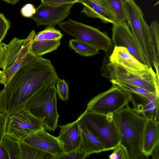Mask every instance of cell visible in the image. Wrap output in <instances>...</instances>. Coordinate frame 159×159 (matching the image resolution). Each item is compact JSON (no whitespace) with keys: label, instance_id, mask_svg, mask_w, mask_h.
<instances>
[{"label":"cell","instance_id":"6da1fadb","mask_svg":"<svg viewBox=\"0 0 159 159\" xmlns=\"http://www.w3.org/2000/svg\"><path fill=\"white\" fill-rule=\"evenodd\" d=\"M58 78L50 60L36 57L19 70L1 91L0 111L8 116L20 111L37 91L55 84Z\"/></svg>","mask_w":159,"mask_h":159},{"label":"cell","instance_id":"7a4b0ae2","mask_svg":"<svg viewBox=\"0 0 159 159\" xmlns=\"http://www.w3.org/2000/svg\"><path fill=\"white\" fill-rule=\"evenodd\" d=\"M113 117L119 131L120 144L126 150L128 159L141 158L143 136L147 119L128 105L114 113Z\"/></svg>","mask_w":159,"mask_h":159},{"label":"cell","instance_id":"3957f363","mask_svg":"<svg viewBox=\"0 0 159 159\" xmlns=\"http://www.w3.org/2000/svg\"><path fill=\"white\" fill-rule=\"evenodd\" d=\"M55 84L43 86L28 100L25 108L42 121L44 129L54 132L57 127L59 117L57 108Z\"/></svg>","mask_w":159,"mask_h":159},{"label":"cell","instance_id":"277c9868","mask_svg":"<svg viewBox=\"0 0 159 159\" xmlns=\"http://www.w3.org/2000/svg\"><path fill=\"white\" fill-rule=\"evenodd\" d=\"M78 118L99 139L105 151L114 150L120 144V134L113 114L104 115L85 110Z\"/></svg>","mask_w":159,"mask_h":159},{"label":"cell","instance_id":"5b68a950","mask_svg":"<svg viewBox=\"0 0 159 159\" xmlns=\"http://www.w3.org/2000/svg\"><path fill=\"white\" fill-rule=\"evenodd\" d=\"M108 78L112 84H126L142 88L159 97V77L152 67L143 73L135 71L118 64L107 65Z\"/></svg>","mask_w":159,"mask_h":159},{"label":"cell","instance_id":"8992f818","mask_svg":"<svg viewBox=\"0 0 159 159\" xmlns=\"http://www.w3.org/2000/svg\"><path fill=\"white\" fill-rule=\"evenodd\" d=\"M130 99L129 93L112 84L109 89L92 99L87 104L86 110L104 115L113 114L128 105Z\"/></svg>","mask_w":159,"mask_h":159},{"label":"cell","instance_id":"52a82bcc","mask_svg":"<svg viewBox=\"0 0 159 159\" xmlns=\"http://www.w3.org/2000/svg\"><path fill=\"white\" fill-rule=\"evenodd\" d=\"M124 3L126 20L142 54L149 55L152 52L149 26L144 20L141 9L133 0H124Z\"/></svg>","mask_w":159,"mask_h":159},{"label":"cell","instance_id":"ba28073f","mask_svg":"<svg viewBox=\"0 0 159 159\" xmlns=\"http://www.w3.org/2000/svg\"><path fill=\"white\" fill-rule=\"evenodd\" d=\"M58 26L67 34L93 46L99 50L107 51L111 45V39L104 33L97 28L71 19L60 23Z\"/></svg>","mask_w":159,"mask_h":159},{"label":"cell","instance_id":"9c48e42d","mask_svg":"<svg viewBox=\"0 0 159 159\" xmlns=\"http://www.w3.org/2000/svg\"><path fill=\"white\" fill-rule=\"evenodd\" d=\"M43 129L42 121L24 108L17 113L8 116L6 134L21 141L28 135Z\"/></svg>","mask_w":159,"mask_h":159},{"label":"cell","instance_id":"30bf717a","mask_svg":"<svg viewBox=\"0 0 159 159\" xmlns=\"http://www.w3.org/2000/svg\"><path fill=\"white\" fill-rule=\"evenodd\" d=\"M74 3L58 5L46 4L41 2L31 18L37 26H55L63 21L70 14Z\"/></svg>","mask_w":159,"mask_h":159},{"label":"cell","instance_id":"8fae6325","mask_svg":"<svg viewBox=\"0 0 159 159\" xmlns=\"http://www.w3.org/2000/svg\"><path fill=\"white\" fill-rule=\"evenodd\" d=\"M112 40L115 46L126 48L137 60L143 64L148 66L126 21L113 24Z\"/></svg>","mask_w":159,"mask_h":159},{"label":"cell","instance_id":"7c38bea8","mask_svg":"<svg viewBox=\"0 0 159 159\" xmlns=\"http://www.w3.org/2000/svg\"><path fill=\"white\" fill-rule=\"evenodd\" d=\"M23 141L53 156L55 159L62 155L63 150L57 137L42 129L27 137Z\"/></svg>","mask_w":159,"mask_h":159},{"label":"cell","instance_id":"4fadbf2b","mask_svg":"<svg viewBox=\"0 0 159 159\" xmlns=\"http://www.w3.org/2000/svg\"><path fill=\"white\" fill-rule=\"evenodd\" d=\"M35 34V31L33 30L26 39L15 37L7 44L0 65L2 70L9 68L21 55L30 52L31 42Z\"/></svg>","mask_w":159,"mask_h":159},{"label":"cell","instance_id":"5bb4252c","mask_svg":"<svg viewBox=\"0 0 159 159\" xmlns=\"http://www.w3.org/2000/svg\"><path fill=\"white\" fill-rule=\"evenodd\" d=\"M59 126L60 132L57 137L64 152L67 153L79 148L81 143V134L79 118L72 123Z\"/></svg>","mask_w":159,"mask_h":159},{"label":"cell","instance_id":"9a60e30c","mask_svg":"<svg viewBox=\"0 0 159 159\" xmlns=\"http://www.w3.org/2000/svg\"><path fill=\"white\" fill-rule=\"evenodd\" d=\"M159 143V120L155 118L147 119L143 134L141 152L148 158Z\"/></svg>","mask_w":159,"mask_h":159},{"label":"cell","instance_id":"2e32d148","mask_svg":"<svg viewBox=\"0 0 159 159\" xmlns=\"http://www.w3.org/2000/svg\"><path fill=\"white\" fill-rule=\"evenodd\" d=\"M110 62L119 64L132 70L143 73L150 68L137 60L127 49L123 47L115 46L112 54L109 57Z\"/></svg>","mask_w":159,"mask_h":159},{"label":"cell","instance_id":"e0dca14e","mask_svg":"<svg viewBox=\"0 0 159 159\" xmlns=\"http://www.w3.org/2000/svg\"><path fill=\"white\" fill-rule=\"evenodd\" d=\"M80 3L84 6L81 12L88 17L98 18L106 23H116L104 0H81Z\"/></svg>","mask_w":159,"mask_h":159},{"label":"cell","instance_id":"ac0fdd59","mask_svg":"<svg viewBox=\"0 0 159 159\" xmlns=\"http://www.w3.org/2000/svg\"><path fill=\"white\" fill-rule=\"evenodd\" d=\"M119 86L129 93L131 96L130 101L133 106V108L138 113L147 119L155 118L159 119V108L156 107L144 95V93L133 92Z\"/></svg>","mask_w":159,"mask_h":159},{"label":"cell","instance_id":"d6986e66","mask_svg":"<svg viewBox=\"0 0 159 159\" xmlns=\"http://www.w3.org/2000/svg\"><path fill=\"white\" fill-rule=\"evenodd\" d=\"M79 125L81 134V143L80 147L87 157L93 153H98L105 151L104 147L100 140L79 119Z\"/></svg>","mask_w":159,"mask_h":159},{"label":"cell","instance_id":"ffe728a7","mask_svg":"<svg viewBox=\"0 0 159 159\" xmlns=\"http://www.w3.org/2000/svg\"><path fill=\"white\" fill-rule=\"evenodd\" d=\"M61 43L60 40L54 39L45 36H37L32 39L30 51L36 57L42 56L57 50Z\"/></svg>","mask_w":159,"mask_h":159},{"label":"cell","instance_id":"44dd1931","mask_svg":"<svg viewBox=\"0 0 159 159\" xmlns=\"http://www.w3.org/2000/svg\"><path fill=\"white\" fill-rule=\"evenodd\" d=\"M36 57L30 52L21 55L9 68L2 70L4 78L2 84L5 86L16 73L23 67L32 62L36 59Z\"/></svg>","mask_w":159,"mask_h":159},{"label":"cell","instance_id":"7402d4cb","mask_svg":"<svg viewBox=\"0 0 159 159\" xmlns=\"http://www.w3.org/2000/svg\"><path fill=\"white\" fill-rule=\"evenodd\" d=\"M149 35L151 41L153 63L156 73L159 76V25L154 20L149 26Z\"/></svg>","mask_w":159,"mask_h":159},{"label":"cell","instance_id":"603a6c76","mask_svg":"<svg viewBox=\"0 0 159 159\" xmlns=\"http://www.w3.org/2000/svg\"><path fill=\"white\" fill-rule=\"evenodd\" d=\"M21 159H55L52 155L20 141Z\"/></svg>","mask_w":159,"mask_h":159},{"label":"cell","instance_id":"cb8c5ba5","mask_svg":"<svg viewBox=\"0 0 159 159\" xmlns=\"http://www.w3.org/2000/svg\"><path fill=\"white\" fill-rule=\"evenodd\" d=\"M20 141L6 134L1 140V143L8 159H21Z\"/></svg>","mask_w":159,"mask_h":159},{"label":"cell","instance_id":"d4e9b609","mask_svg":"<svg viewBox=\"0 0 159 159\" xmlns=\"http://www.w3.org/2000/svg\"><path fill=\"white\" fill-rule=\"evenodd\" d=\"M69 46L75 52L83 56H91L99 53V50L95 47L76 39H70Z\"/></svg>","mask_w":159,"mask_h":159},{"label":"cell","instance_id":"484cf974","mask_svg":"<svg viewBox=\"0 0 159 159\" xmlns=\"http://www.w3.org/2000/svg\"><path fill=\"white\" fill-rule=\"evenodd\" d=\"M116 23L126 21L123 0H104Z\"/></svg>","mask_w":159,"mask_h":159},{"label":"cell","instance_id":"4316f807","mask_svg":"<svg viewBox=\"0 0 159 159\" xmlns=\"http://www.w3.org/2000/svg\"><path fill=\"white\" fill-rule=\"evenodd\" d=\"M57 93L59 98L63 101H66L69 98V89L68 84L65 80L58 78L56 83Z\"/></svg>","mask_w":159,"mask_h":159},{"label":"cell","instance_id":"83f0119b","mask_svg":"<svg viewBox=\"0 0 159 159\" xmlns=\"http://www.w3.org/2000/svg\"><path fill=\"white\" fill-rule=\"evenodd\" d=\"M87 157L84 151L79 147L67 153H63L57 159H84Z\"/></svg>","mask_w":159,"mask_h":159},{"label":"cell","instance_id":"f1b7e54d","mask_svg":"<svg viewBox=\"0 0 159 159\" xmlns=\"http://www.w3.org/2000/svg\"><path fill=\"white\" fill-rule=\"evenodd\" d=\"M109 156V159H128V154L125 148L120 144Z\"/></svg>","mask_w":159,"mask_h":159},{"label":"cell","instance_id":"f546056e","mask_svg":"<svg viewBox=\"0 0 159 159\" xmlns=\"http://www.w3.org/2000/svg\"><path fill=\"white\" fill-rule=\"evenodd\" d=\"M10 27V21L2 13H0V43L5 38Z\"/></svg>","mask_w":159,"mask_h":159},{"label":"cell","instance_id":"4dcf8cb0","mask_svg":"<svg viewBox=\"0 0 159 159\" xmlns=\"http://www.w3.org/2000/svg\"><path fill=\"white\" fill-rule=\"evenodd\" d=\"M8 117L7 115L0 111V140L6 134Z\"/></svg>","mask_w":159,"mask_h":159},{"label":"cell","instance_id":"1f68e13d","mask_svg":"<svg viewBox=\"0 0 159 159\" xmlns=\"http://www.w3.org/2000/svg\"><path fill=\"white\" fill-rule=\"evenodd\" d=\"M43 3L51 5H58L69 3H81V0H41Z\"/></svg>","mask_w":159,"mask_h":159},{"label":"cell","instance_id":"d6a6232c","mask_svg":"<svg viewBox=\"0 0 159 159\" xmlns=\"http://www.w3.org/2000/svg\"><path fill=\"white\" fill-rule=\"evenodd\" d=\"M20 11L23 16L31 18L35 14L36 9L32 4H27L23 7Z\"/></svg>","mask_w":159,"mask_h":159},{"label":"cell","instance_id":"836d02e7","mask_svg":"<svg viewBox=\"0 0 159 159\" xmlns=\"http://www.w3.org/2000/svg\"><path fill=\"white\" fill-rule=\"evenodd\" d=\"M151 156L153 159H158L159 157V145L157 146L152 150Z\"/></svg>","mask_w":159,"mask_h":159},{"label":"cell","instance_id":"e575fe53","mask_svg":"<svg viewBox=\"0 0 159 159\" xmlns=\"http://www.w3.org/2000/svg\"><path fill=\"white\" fill-rule=\"evenodd\" d=\"M0 159H8L6 153L2 144L1 141L0 143Z\"/></svg>","mask_w":159,"mask_h":159},{"label":"cell","instance_id":"d590c367","mask_svg":"<svg viewBox=\"0 0 159 159\" xmlns=\"http://www.w3.org/2000/svg\"><path fill=\"white\" fill-rule=\"evenodd\" d=\"M7 44L4 43H0V65L1 59L4 54Z\"/></svg>","mask_w":159,"mask_h":159},{"label":"cell","instance_id":"8d00e7d4","mask_svg":"<svg viewBox=\"0 0 159 159\" xmlns=\"http://www.w3.org/2000/svg\"><path fill=\"white\" fill-rule=\"evenodd\" d=\"M7 3L13 5H15L19 0H2Z\"/></svg>","mask_w":159,"mask_h":159},{"label":"cell","instance_id":"74e56055","mask_svg":"<svg viewBox=\"0 0 159 159\" xmlns=\"http://www.w3.org/2000/svg\"><path fill=\"white\" fill-rule=\"evenodd\" d=\"M4 78V75L2 71L0 70V83L1 84L2 81Z\"/></svg>","mask_w":159,"mask_h":159},{"label":"cell","instance_id":"f35d334b","mask_svg":"<svg viewBox=\"0 0 159 159\" xmlns=\"http://www.w3.org/2000/svg\"><path fill=\"white\" fill-rule=\"evenodd\" d=\"M0 84H1V83H0ZM0 91H1L0 90Z\"/></svg>","mask_w":159,"mask_h":159}]
</instances>
